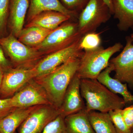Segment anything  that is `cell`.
I'll return each instance as SVG.
<instances>
[{
  "label": "cell",
  "mask_w": 133,
  "mask_h": 133,
  "mask_svg": "<svg viewBox=\"0 0 133 133\" xmlns=\"http://www.w3.org/2000/svg\"><path fill=\"white\" fill-rule=\"evenodd\" d=\"M114 17L118 20L117 26L121 31L133 28V0H112Z\"/></svg>",
  "instance_id": "9a60e30c"
},
{
  "label": "cell",
  "mask_w": 133,
  "mask_h": 133,
  "mask_svg": "<svg viewBox=\"0 0 133 133\" xmlns=\"http://www.w3.org/2000/svg\"><path fill=\"white\" fill-rule=\"evenodd\" d=\"M133 29V28H132ZM130 37H131V40H132V43L133 44V32L132 33V34H131V36H130Z\"/></svg>",
  "instance_id": "1f68e13d"
},
{
  "label": "cell",
  "mask_w": 133,
  "mask_h": 133,
  "mask_svg": "<svg viewBox=\"0 0 133 133\" xmlns=\"http://www.w3.org/2000/svg\"><path fill=\"white\" fill-rule=\"evenodd\" d=\"M81 38L68 47L55 51L41 59L34 66L35 78L53 71L71 58L81 57L84 51L79 47Z\"/></svg>",
  "instance_id": "52a82bcc"
},
{
  "label": "cell",
  "mask_w": 133,
  "mask_h": 133,
  "mask_svg": "<svg viewBox=\"0 0 133 133\" xmlns=\"http://www.w3.org/2000/svg\"><path fill=\"white\" fill-rule=\"evenodd\" d=\"M3 73H4V71H3V69L0 67V87H1V85L2 82Z\"/></svg>",
  "instance_id": "4dcf8cb0"
},
{
  "label": "cell",
  "mask_w": 133,
  "mask_h": 133,
  "mask_svg": "<svg viewBox=\"0 0 133 133\" xmlns=\"http://www.w3.org/2000/svg\"><path fill=\"white\" fill-rule=\"evenodd\" d=\"M36 77L35 69L32 68L17 67L4 71L0 87V98H8Z\"/></svg>",
  "instance_id": "9c48e42d"
},
{
  "label": "cell",
  "mask_w": 133,
  "mask_h": 133,
  "mask_svg": "<svg viewBox=\"0 0 133 133\" xmlns=\"http://www.w3.org/2000/svg\"><path fill=\"white\" fill-rule=\"evenodd\" d=\"M88 116L95 133H117L108 112L92 111Z\"/></svg>",
  "instance_id": "44dd1931"
},
{
  "label": "cell",
  "mask_w": 133,
  "mask_h": 133,
  "mask_svg": "<svg viewBox=\"0 0 133 133\" xmlns=\"http://www.w3.org/2000/svg\"><path fill=\"white\" fill-rule=\"evenodd\" d=\"M71 17L60 12L46 11L39 14L30 21L26 27L38 26L53 30Z\"/></svg>",
  "instance_id": "ac0fdd59"
},
{
  "label": "cell",
  "mask_w": 133,
  "mask_h": 133,
  "mask_svg": "<svg viewBox=\"0 0 133 133\" xmlns=\"http://www.w3.org/2000/svg\"><path fill=\"white\" fill-rule=\"evenodd\" d=\"M112 71V69L108 64L107 67L101 72L97 79L112 92L121 95L126 104L133 102V95L128 91L127 84L111 77L110 73Z\"/></svg>",
  "instance_id": "e0dca14e"
},
{
  "label": "cell",
  "mask_w": 133,
  "mask_h": 133,
  "mask_svg": "<svg viewBox=\"0 0 133 133\" xmlns=\"http://www.w3.org/2000/svg\"><path fill=\"white\" fill-rule=\"evenodd\" d=\"M81 79L77 74L73 77L65 93L61 107L58 109L59 115L65 118L85 109V104L80 91Z\"/></svg>",
  "instance_id": "7c38bea8"
},
{
  "label": "cell",
  "mask_w": 133,
  "mask_h": 133,
  "mask_svg": "<svg viewBox=\"0 0 133 133\" xmlns=\"http://www.w3.org/2000/svg\"><path fill=\"white\" fill-rule=\"evenodd\" d=\"M101 43L99 33L91 32L85 34L81 37L79 47L83 51H90L99 48Z\"/></svg>",
  "instance_id": "7402d4cb"
},
{
  "label": "cell",
  "mask_w": 133,
  "mask_h": 133,
  "mask_svg": "<svg viewBox=\"0 0 133 133\" xmlns=\"http://www.w3.org/2000/svg\"><path fill=\"white\" fill-rule=\"evenodd\" d=\"M38 106L16 108L9 114L0 120V133H15L17 129Z\"/></svg>",
  "instance_id": "2e32d148"
},
{
  "label": "cell",
  "mask_w": 133,
  "mask_h": 133,
  "mask_svg": "<svg viewBox=\"0 0 133 133\" xmlns=\"http://www.w3.org/2000/svg\"><path fill=\"white\" fill-rule=\"evenodd\" d=\"M131 132H132V133H133V127L131 129Z\"/></svg>",
  "instance_id": "d6a6232c"
},
{
  "label": "cell",
  "mask_w": 133,
  "mask_h": 133,
  "mask_svg": "<svg viewBox=\"0 0 133 133\" xmlns=\"http://www.w3.org/2000/svg\"><path fill=\"white\" fill-rule=\"evenodd\" d=\"M10 1L0 0V31L4 28L9 14Z\"/></svg>",
  "instance_id": "484cf974"
},
{
  "label": "cell",
  "mask_w": 133,
  "mask_h": 133,
  "mask_svg": "<svg viewBox=\"0 0 133 133\" xmlns=\"http://www.w3.org/2000/svg\"><path fill=\"white\" fill-rule=\"evenodd\" d=\"M90 0H61V3L67 9L76 12H80L85 7Z\"/></svg>",
  "instance_id": "d4e9b609"
},
{
  "label": "cell",
  "mask_w": 133,
  "mask_h": 133,
  "mask_svg": "<svg viewBox=\"0 0 133 133\" xmlns=\"http://www.w3.org/2000/svg\"><path fill=\"white\" fill-rule=\"evenodd\" d=\"M52 30L38 26L26 27L23 29L17 37L19 41L25 45L35 48L45 40Z\"/></svg>",
  "instance_id": "ffe728a7"
},
{
  "label": "cell",
  "mask_w": 133,
  "mask_h": 133,
  "mask_svg": "<svg viewBox=\"0 0 133 133\" xmlns=\"http://www.w3.org/2000/svg\"><path fill=\"white\" fill-rule=\"evenodd\" d=\"M120 54L109 61V65L115 72L114 78L128 85L133 90V44L130 36Z\"/></svg>",
  "instance_id": "30bf717a"
},
{
  "label": "cell",
  "mask_w": 133,
  "mask_h": 133,
  "mask_svg": "<svg viewBox=\"0 0 133 133\" xmlns=\"http://www.w3.org/2000/svg\"><path fill=\"white\" fill-rule=\"evenodd\" d=\"M0 44L15 67L32 68L41 58L42 53L35 48L27 46L11 34L0 38Z\"/></svg>",
  "instance_id": "277c9868"
},
{
  "label": "cell",
  "mask_w": 133,
  "mask_h": 133,
  "mask_svg": "<svg viewBox=\"0 0 133 133\" xmlns=\"http://www.w3.org/2000/svg\"><path fill=\"white\" fill-rule=\"evenodd\" d=\"M108 113L117 133H132L123 118L122 109L110 111Z\"/></svg>",
  "instance_id": "603a6c76"
},
{
  "label": "cell",
  "mask_w": 133,
  "mask_h": 133,
  "mask_svg": "<svg viewBox=\"0 0 133 133\" xmlns=\"http://www.w3.org/2000/svg\"><path fill=\"white\" fill-rule=\"evenodd\" d=\"M122 48L123 45L118 43L107 49L100 46L94 50L84 51L77 75L80 79H97L108 66L112 56Z\"/></svg>",
  "instance_id": "3957f363"
},
{
  "label": "cell",
  "mask_w": 133,
  "mask_h": 133,
  "mask_svg": "<svg viewBox=\"0 0 133 133\" xmlns=\"http://www.w3.org/2000/svg\"><path fill=\"white\" fill-rule=\"evenodd\" d=\"M10 99L12 106L15 108L52 105L45 90L34 78L26 83Z\"/></svg>",
  "instance_id": "ba28073f"
},
{
  "label": "cell",
  "mask_w": 133,
  "mask_h": 133,
  "mask_svg": "<svg viewBox=\"0 0 133 133\" xmlns=\"http://www.w3.org/2000/svg\"><path fill=\"white\" fill-rule=\"evenodd\" d=\"M68 133H95L85 108L64 118Z\"/></svg>",
  "instance_id": "d6986e66"
},
{
  "label": "cell",
  "mask_w": 133,
  "mask_h": 133,
  "mask_svg": "<svg viewBox=\"0 0 133 133\" xmlns=\"http://www.w3.org/2000/svg\"><path fill=\"white\" fill-rule=\"evenodd\" d=\"M78 30L77 23H68L53 30L36 49L42 52L50 50L54 52L68 47L82 37Z\"/></svg>",
  "instance_id": "8992f818"
},
{
  "label": "cell",
  "mask_w": 133,
  "mask_h": 133,
  "mask_svg": "<svg viewBox=\"0 0 133 133\" xmlns=\"http://www.w3.org/2000/svg\"><path fill=\"white\" fill-rule=\"evenodd\" d=\"M109 8L102 0H90L79 15L78 30L81 35L95 32L111 18Z\"/></svg>",
  "instance_id": "5b68a950"
},
{
  "label": "cell",
  "mask_w": 133,
  "mask_h": 133,
  "mask_svg": "<svg viewBox=\"0 0 133 133\" xmlns=\"http://www.w3.org/2000/svg\"><path fill=\"white\" fill-rule=\"evenodd\" d=\"M29 4V0L10 1L9 14L10 27L13 34L17 37L23 29Z\"/></svg>",
  "instance_id": "5bb4252c"
},
{
  "label": "cell",
  "mask_w": 133,
  "mask_h": 133,
  "mask_svg": "<svg viewBox=\"0 0 133 133\" xmlns=\"http://www.w3.org/2000/svg\"><path fill=\"white\" fill-rule=\"evenodd\" d=\"M107 5L109 8L112 15H113L114 10L113 8L112 4V0H102Z\"/></svg>",
  "instance_id": "f546056e"
},
{
  "label": "cell",
  "mask_w": 133,
  "mask_h": 133,
  "mask_svg": "<svg viewBox=\"0 0 133 133\" xmlns=\"http://www.w3.org/2000/svg\"><path fill=\"white\" fill-rule=\"evenodd\" d=\"M15 108L12 106L10 98H0V120L9 114Z\"/></svg>",
  "instance_id": "4316f807"
},
{
  "label": "cell",
  "mask_w": 133,
  "mask_h": 133,
  "mask_svg": "<svg viewBox=\"0 0 133 133\" xmlns=\"http://www.w3.org/2000/svg\"><path fill=\"white\" fill-rule=\"evenodd\" d=\"M122 114L127 125L131 130L133 127V105L122 109Z\"/></svg>",
  "instance_id": "83f0119b"
},
{
  "label": "cell",
  "mask_w": 133,
  "mask_h": 133,
  "mask_svg": "<svg viewBox=\"0 0 133 133\" xmlns=\"http://www.w3.org/2000/svg\"><path fill=\"white\" fill-rule=\"evenodd\" d=\"M29 2L28 12V19L29 21L39 14L46 11L60 12L71 18L78 14L66 9L59 0H29Z\"/></svg>",
  "instance_id": "4fadbf2b"
},
{
  "label": "cell",
  "mask_w": 133,
  "mask_h": 133,
  "mask_svg": "<svg viewBox=\"0 0 133 133\" xmlns=\"http://www.w3.org/2000/svg\"><path fill=\"white\" fill-rule=\"evenodd\" d=\"M59 115L58 109L52 105L38 106L19 127V133H42L46 125Z\"/></svg>",
  "instance_id": "8fae6325"
},
{
  "label": "cell",
  "mask_w": 133,
  "mask_h": 133,
  "mask_svg": "<svg viewBox=\"0 0 133 133\" xmlns=\"http://www.w3.org/2000/svg\"><path fill=\"white\" fill-rule=\"evenodd\" d=\"M80 58H71L53 71L34 78L45 90L52 106L58 110L69 84L77 74Z\"/></svg>",
  "instance_id": "6da1fadb"
},
{
  "label": "cell",
  "mask_w": 133,
  "mask_h": 133,
  "mask_svg": "<svg viewBox=\"0 0 133 133\" xmlns=\"http://www.w3.org/2000/svg\"><path fill=\"white\" fill-rule=\"evenodd\" d=\"M80 91L86 101V111L109 112L122 109L126 103L123 98L112 92L97 79H83L80 81Z\"/></svg>",
  "instance_id": "7a4b0ae2"
},
{
  "label": "cell",
  "mask_w": 133,
  "mask_h": 133,
  "mask_svg": "<svg viewBox=\"0 0 133 133\" xmlns=\"http://www.w3.org/2000/svg\"><path fill=\"white\" fill-rule=\"evenodd\" d=\"M64 118L60 115H58L46 125L42 133H68Z\"/></svg>",
  "instance_id": "cb8c5ba5"
},
{
  "label": "cell",
  "mask_w": 133,
  "mask_h": 133,
  "mask_svg": "<svg viewBox=\"0 0 133 133\" xmlns=\"http://www.w3.org/2000/svg\"><path fill=\"white\" fill-rule=\"evenodd\" d=\"M0 67L5 71L12 68V65L5 57L2 49L0 48Z\"/></svg>",
  "instance_id": "f1b7e54d"
}]
</instances>
